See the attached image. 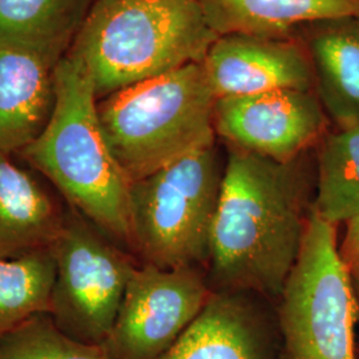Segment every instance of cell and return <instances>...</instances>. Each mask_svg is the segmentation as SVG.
Returning <instances> with one entry per match:
<instances>
[{
	"mask_svg": "<svg viewBox=\"0 0 359 359\" xmlns=\"http://www.w3.org/2000/svg\"><path fill=\"white\" fill-rule=\"evenodd\" d=\"M217 97L191 63L97 100L107 142L129 184L216 144Z\"/></svg>",
	"mask_w": 359,
	"mask_h": 359,
	"instance_id": "277c9868",
	"label": "cell"
},
{
	"mask_svg": "<svg viewBox=\"0 0 359 359\" xmlns=\"http://www.w3.org/2000/svg\"><path fill=\"white\" fill-rule=\"evenodd\" d=\"M353 283H354V289H355V294H357V298H358L359 304V277H354Z\"/></svg>",
	"mask_w": 359,
	"mask_h": 359,
	"instance_id": "44dd1931",
	"label": "cell"
},
{
	"mask_svg": "<svg viewBox=\"0 0 359 359\" xmlns=\"http://www.w3.org/2000/svg\"><path fill=\"white\" fill-rule=\"evenodd\" d=\"M248 293L212 292L160 359H278L273 326Z\"/></svg>",
	"mask_w": 359,
	"mask_h": 359,
	"instance_id": "8fae6325",
	"label": "cell"
},
{
	"mask_svg": "<svg viewBox=\"0 0 359 359\" xmlns=\"http://www.w3.org/2000/svg\"><path fill=\"white\" fill-rule=\"evenodd\" d=\"M306 154L289 163L231 148L212 231V292L281 297L313 203Z\"/></svg>",
	"mask_w": 359,
	"mask_h": 359,
	"instance_id": "6da1fadb",
	"label": "cell"
},
{
	"mask_svg": "<svg viewBox=\"0 0 359 359\" xmlns=\"http://www.w3.org/2000/svg\"><path fill=\"white\" fill-rule=\"evenodd\" d=\"M55 273L51 248L15 258L0 257V337L34 316L48 314Z\"/></svg>",
	"mask_w": 359,
	"mask_h": 359,
	"instance_id": "ac0fdd59",
	"label": "cell"
},
{
	"mask_svg": "<svg viewBox=\"0 0 359 359\" xmlns=\"http://www.w3.org/2000/svg\"><path fill=\"white\" fill-rule=\"evenodd\" d=\"M212 294L201 270L133 271L111 333L102 344L112 359H160L194 321Z\"/></svg>",
	"mask_w": 359,
	"mask_h": 359,
	"instance_id": "ba28073f",
	"label": "cell"
},
{
	"mask_svg": "<svg viewBox=\"0 0 359 359\" xmlns=\"http://www.w3.org/2000/svg\"><path fill=\"white\" fill-rule=\"evenodd\" d=\"M19 154L51 181L67 206L130 249V184L105 139L90 77L74 59L65 56L55 67L51 118Z\"/></svg>",
	"mask_w": 359,
	"mask_h": 359,
	"instance_id": "3957f363",
	"label": "cell"
},
{
	"mask_svg": "<svg viewBox=\"0 0 359 359\" xmlns=\"http://www.w3.org/2000/svg\"><path fill=\"white\" fill-rule=\"evenodd\" d=\"M95 0H0V51H23L57 65Z\"/></svg>",
	"mask_w": 359,
	"mask_h": 359,
	"instance_id": "2e32d148",
	"label": "cell"
},
{
	"mask_svg": "<svg viewBox=\"0 0 359 359\" xmlns=\"http://www.w3.org/2000/svg\"><path fill=\"white\" fill-rule=\"evenodd\" d=\"M344 243L339 246V255L351 277H359V216L346 222Z\"/></svg>",
	"mask_w": 359,
	"mask_h": 359,
	"instance_id": "ffe728a7",
	"label": "cell"
},
{
	"mask_svg": "<svg viewBox=\"0 0 359 359\" xmlns=\"http://www.w3.org/2000/svg\"><path fill=\"white\" fill-rule=\"evenodd\" d=\"M51 250L56 266L52 321L76 341L102 345L137 265L126 248L69 206Z\"/></svg>",
	"mask_w": 359,
	"mask_h": 359,
	"instance_id": "52a82bcc",
	"label": "cell"
},
{
	"mask_svg": "<svg viewBox=\"0 0 359 359\" xmlns=\"http://www.w3.org/2000/svg\"><path fill=\"white\" fill-rule=\"evenodd\" d=\"M0 359H112L102 345L63 333L50 314H38L0 337Z\"/></svg>",
	"mask_w": 359,
	"mask_h": 359,
	"instance_id": "d6986e66",
	"label": "cell"
},
{
	"mask_svg": "<svg viewBox=\"0 0 359 359\" xmlns=\"http://www.w3.org/2000/svg\"><path fill=\"white\" fill-rule=\"evenodd\" d=\"M225 165L215 144L130 184V250L145 265L177 269L209 262Z\"/></svg>",
	"mask_w": 359,
	"mask_h": 359,
	"instance_id": "5b68a950",
	"label": "cell"
},
{
	"mask_svg": "<svg viewBox=\"0 0 359 359\" xmlns=\"http://www.w3.org/2000/svg\"><path fill=\"white\" fill-rule=\"evenodd\" d=\"M218 36H290L294 29L341 18H359V0H198Z\"/></svg>",
	"mask_w": 359,
	"mask_h": 359,
	"instance_id": "9a60e30c",
	"label": "cell"
},
{
	"mask_svg": "<svg viewBox=\"0 0 359 359\" xmlns=\"http://www.w3.org/2000/svg\"><path fill=\"white\" fill-rule=\"evenodd\" d=\"M329 117L314 90H274L217 99L218 136L245 152L289 163L316 148Z\"/></svg>",
	"mask_w": 359,
	"mask_h": 359,
	"instance_id": "9c48e42d",
	"label": "cell"
},
{
	"mask_svg": "<svg viewBox=\"0 0 359 359\" xmlns=\"http://www.w3.org/2000/svg\"><path fill=\"white\" fill-rule=\"evenodd\" d=\"M203 67L217 99L274 90H316L308 50L292 36H218Z\"/></svg>",
	"mask_w": 359,
	"mask_h": 359,
	"instance_id": "30bf717a",
	"label": "cell"
},
{
	"mask_svg": "<svg viewBox=\"0 0 359 359\" xmlns=\"http://www.w3.org/2000/svg\"><path fill=\"white\" fill-rule=\"evenodd\" d=\"M316 92L335 127L359 126V18L304 27Z\"/></svg>",
	"mask_w": 359,
	"mask_h": 359,
	"instance_id": "4fadbf2b",
	"label": "cell"
},
{
	"mask_svg": "<svg viewBox=\"0 0 359 359\" xmlns=\"http://www.w3.org/2000/svg\"><path fill=\"white\" fill-rule=\"evenodd\" d=\"M316 149L311 210L337 226L359 216V126L327 130Z\"/></svg>",
	"mask_w": 359,
	"mask_h": 359,
	"instance_id": "e0dca14e",
	"label": "cell"
},
{
	"mask_svg": "<svg viewBox=\"0 0 359 359\" xmlns=\"http://www.w3.org/2000/svg\"><path fill=\"white\" fill-rule=\"evenodd\" d=\"M280 298L283 359H357L353 277L339 255L337 226L313 210Z\"/></svg>",
	"mask_w": 359,
	"mask_h": 359,
	"instance_id": "8992f818",
	"label": "cell"
},
{
	"mask_svg": "<svg viewBox=\"0 0 359 359\" xmlns=\"http://www.w3.org/2000/svg\"><path fill=\"white\" fill-rule=\"evenodd\" d=\"M68 206L0 152V257L50 249L65 225Z\"/></svg>",
	"mask_w": 359,
	"mask_h": 359,
	"instance_id": "5bb4252c",
	"label": "cell"
},
{
	"mask_svg": "<svg viewBox=\"0 0 359 359\" xmlns=\"http://www.w3.org/2000/svg\"><path fill=\"white\" fill-rule=\"evenodd\" d=\"M218 38L198 0H95L65 56L97 100L191 63Z\"/></svg>",
	"mask_w": 359,
	"mask_h": 359,
	"instance_id": "7a4b0ae2",
	"label": "cell"
},
{
	"mask_svg": "<svg viewBox=\"0 0 359 359\" xmlns=\"http://www.w3.org/2000/svg\"><path fill=\"white\" fill-rule=\"evenodd\" d=\"M55 67L29 52L0 51V152H22L47 127L55 107Z\"/></svg>",
	"mask_w": 359,
	"mask_h": 359,
	"instance_id": "7c38bea8",
	"label": "cell"
}]
</instances>
